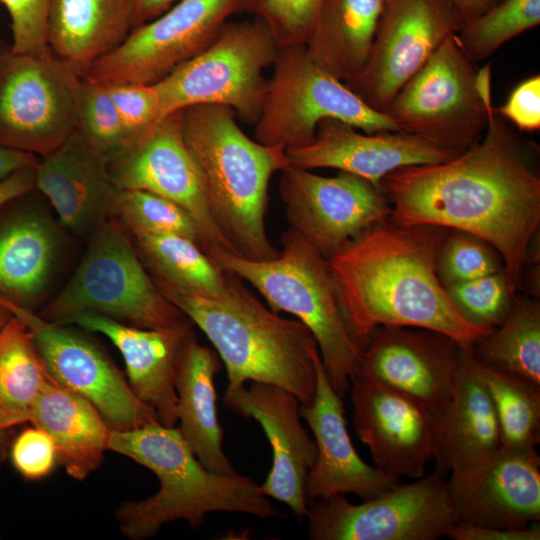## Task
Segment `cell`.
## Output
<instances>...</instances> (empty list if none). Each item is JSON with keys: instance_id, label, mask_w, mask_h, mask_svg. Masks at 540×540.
I'll return each instance as SVG.
<instances>
[{"instance_id": "cell-11", "label": "cell", "mask_w": 540, "mask_h": 540, "mask_svg": "<svg viewBox=\"0 0 540 540\" xmlns=\"http://www.w3.org/2000/svg\"><path fill=\"white\" fill-rule=\"evenodd\" d=\"M82 72L49 47L19 53L0 44V145L43 156L75 130Z\"/></svg>"}, {"instance_id": "cell-51", "label": "cell", "mask_w": 540, "mask_h": 540, "mask_svg": "<svg viewBox=\"0 0 540 540\" xmlns=\"http://www.w3.org/2000/svg\"><path fill=\"white\" fill-rule=\"evenodd\" d=\"M10 313L0 304V326L8 319ZM7 430L0 429V463L6 454Z\"/></svg>"}, {"instance_id": "cell-49", "label": "cell", "mask_w": 540, "mask_h": 540, "mask_svg": "<svg viewBox=\"0 0 540 540\" xmlns=\"http://www.w3.org/2000/svg\"><path fill=\"white\" fill-rule=\"evenodd\" d=\"M178 1L134 0V28L157 18Z\"/></svg>"}, {"instance_id": "cell-41", "label": "cell", "mask_w": 540, "mask_h": 540, "mask_svg": "<svg viewBox=\"0 0 540 540\" xmlns=\"http://www.w3.org/2000/svg\"><path fill=\"white\" fill-rule=\"evenodd\" d=\"M322 0H241V11L271 30L278 47L304 44Z\"/></svg>"}, {"instance_id": "cell-22", "label": "cell", "mask_w": 540, "mask_h": 540, "mask_svg": "<svg viewBox=\"0 0 540 540\" xmlns=\"http://www.w3.org/2000/svg\"><path fill=\"white\" fill-rule=\"evenodd\" d=\"M285 151L291 166L333 168L379 188L381 180L398 168L441 163L460 154L415 134L365 133L336 119L322 120L310 144Z\"/></svg>"}, {"instance_id": "cell-50", "label": "cell", "mask_w": 540, "mask_h": 540, "mask_svg": "<svg viewBox=\"0 0 540 540\" xmlns=\"http://www.w3.org/2000/svg\"><path fill=\"white\" fill-rule=\"evenodd\" d=\"M462 24L472 21L504 0H450Z\"/></svg>"}, {"instance_id": "cell-24", "label": "cell", "mask_w": 540, "mask_h": 540, "mask_svg": "<svg viewBox=\"0 0 540 540\" xmlns=\"http://www.w3.org/2000/svg\"><path fill=\"white\" fill-rule=\"evenodd\" d=\"M54 323L75 325L107 337L123 357L127 381L136 397L155 412L159 423L175 427L176 361L183 340L194 326L189 318L171 326L142 328L81 312Z\"/></svg>"}, {"instance_id": "cell-25", "label": "cell", "mask_w": 540, "mask_h": 540, "mask_svg": "<svg viewBox=\"0 0 540 540\" xmlns=\"http://www.w3.org/2000/svg\"><path fill=\"white\" fill-rule=\"evenodd\" d=\"M41 157L35 167V188L65 228L85 234L113 217L120 190L110 177L107 158L78 131Z\"/></svg>"}, {"instance_id": "cell-35", "label": "cell", "mask_w": 540, "mask_h": 540, "mask_svg": "<svg viewBox=\"0 0 540 540\" xmlns=\"http://www.w3.org/2000/svg\"><path fill=\"white\" fill-rule=\"evenodd\" d=\"M472 364L494 405L502 447L536 449L540 442V385L482 363L473 354Z\"/></svg>"}, {"instance_id": "cell-16", "label": "cell", "mask_w": 540, "mask_h": 540, "mask_svg": "<svg viewBox=\"0 0 540 540\" xmlns=\"http://www.w3.org/2000/svg\"><path fill=\"white\" fill-rule=\"evenodd\" d=\"M0 304L26 325L49 376L92 403L110 430H129L158 421L155 412L136 397L127 379L90 339L33 310L2 298Z\"/></svg>"}, {"instance_id": "cell-18", "label": "cell", "mask_w": 540, "mask_h": 540, "mask_svg": "<svg viewBox=\"0 0 540 540\" xmlns=\"http://www.w3.org/2000/svg\"><path fill=\"white\" fill-rule=\"evenodd\" d=\"M467 350L435 331L378 326L360 348L359 373L439 411L455 387Z\"/></svg>"}, {"instance_id": "cell-2", "label": "cell", "mask_w": 540, "mask_h": 540, "mask_svg": "<svg viewBox=\"0 0 540 540\" xmlns=\"http://www.w3.org/2000/svg\"><path fill=\"white\" fill-rule=\"evenodd\" d=\"M447 231L387 219L329 259L360 348L378 326L435 331L470 350L490 334L459 314L437 276L436 257Z\"/></svg>"}, {"instance_id": "cell-5", "label": "cell", "mask_w": 540, "mask_h": 540, "mask_svg": "<svg viewBox=\"0 0 540 540\" xmlns=\"http://www.w3.org/2000/svg\"><path fill=\"white\" fill-rule=\"evenodd\" d=\"M236 116L222 105L187 107L182 114L183 137L218 230L236 255L270 260L278 250L265 226L268 187L272 176L290 163L284 148L248 137Z\"/></svg>"}, {"instance_id": "cell-34", "label": "cell", "mask_w": 540, "mask_h": 540, "mask_svg": "<svg viewBox=\"0 0 540 540\" xmlns=\"http://www.w3.org/2000/svg\"><path fill=\"white\" fill-rule=\"evenodd\" d=\"M480 362L522 376L540 385V304L515 296L500 325L472 347Z\"/></svg>"}, {"instance_id": "cell-44", "label": "cell", "mask_w": 540, "mask_h": 540, "mask_svg": "<svg viewBox=\"0 0 540 540\" xmlns=\"http://www.w3.org/2000/svg\"><path fill=\"white\" fill-rule=\"evenodd\" d=\"M11 462L27 480H40L51 473L56 462V449L50 435L41 428L27 427L13 440Z\"/></svg>"}, {"instance_id": "cell-29", "label": "cell", "mask_w": 540, "mask_h": 540, "mask_svg": "<svg viewBox=\"0 0 540 540\" xmlns=\"http://www.w3.org/2000/svg\"><path fill=\"white\" fill-rule=\"evenodd\" d=\"M134 28V0H51L47 43L83 72L119 47Z\"/></svg>"}, {"instance_id": "cell-28", "label": "cell", "mask_w": 540, "mask_h": 540, "mask_svg": "<svg viewBox=\"0 0 540 540\" xmlns=\"http://www.w3.org/2000/svg\"><path fill=\"white\" fill-rule=\"evenodd\" d=\"M52 438L57 462L75 480H85L102 464L110 428L87 399L52 378L36 399L30 420Z\"/></svg>"}, {"instance_id": "cell-31", "label": "cell", "mask_w": 540, "mask_h": 540, "mask_svg": "<svg viewBox=\"0 0 540 540\" xmlns=\"http://www.w3.org/2000/svg\"><path fill=\"white\" fill-rule=\"evenodd\" d=\"M58 235L51 220L24 210L0 223V298L33 310L51 279Z\"/></svg>"}, {"instance_id": "cell-47", "label": "cell", "mask_w": 540, "mask_h": 540, "mask_svg": "<svg viewBox=\"0 0 540 540\" xmlns=\"http://www.w3.org/2000/svg\"><path fill=\"white\" fill-rule=\"evenodd\" d=\"M35 188V167L19 170L0 181V209Z\"/></svg>"}, {"instance_id": "cell-21", "label": "cell", "mask_w": 540, "mask_h": 540, "mask_svg": "<svg viewBox=\"0 0 540 540\" xmlns=\"http://www.w3.org/2000/svg\"><path fill=\"white\" fill-rule=\"evenodd\" d=\"M456 522L520 529L540 521L537 449L502 447L488 460L447 480Z\"/></svg>"}, {"instance_id": "cell-40", "label": "cell", "mask_w": 540, "mask_h": 540, "mask_svg": "<svg viewBox=\"0 0 540 540\" xmlns=\"http://www.w3.org/2000/svg\"><path fill=\"white\" fill-rule=\"evenodd\" d=\"M500 271L502 258L491 245L463 231H447L436 257V273L444 287Z\"/></svg>"}, {"instance_id": "cell-14", "label": "cell", "mask_w": 540, "mask_h": 540, "mask_svg": "<svg viewBox=\"0 0 540 540\" xmlns=\"http://www.w3.org/2000/svg\"><path fill=\"white\" fill-rule=\"evenodd\" d=\"M183 110L169 113L106 156L119 190H143L183 208L197 224L203 250L234 253L211 216L202 179L182 132Z\"/></svg>"}, {"instance_id": "cell-37", "label": "cell", "mask_w": 540, "mask_h": 540, "mask_svg": "<svg viewBox=\"0 0 540 540\" xmlns=\"http://www.w3.org/2000/svg\"><path fill=\"white\" fill-rule=\"evenodd\" d=\"M113 217L131 236L175 234L197 242L203 239L193 218L179 205L160 195L143 190H120Z\"/></svg>"}, {"instance_id": "cell-30", "label": "cell", "mask_w": 540, "mask_h": 540, "mask_svg": "<svg viewBox=\"0 0 540 540\" xmlns=\"http://www.w3.org/2000/svg\"><path fill=\"white\" fill-rule=\"evenodd\" d=\"M385 0H322L304 48L310 59L344 83L365 66Z\"/></svg>"}, {"instance_id": "cell-15", "label": "cell", "mask_w": 540, "mask_h": 540, "mask_svg": "<svg viewBox=\"0 0 540 540\" xmlns=\"http://www.w3.org/2000/svg\"><path fill=\"white\" fill-rule=\"evenodd\" d=\"M461 25L450 0H385L368 60L345 84L384 113L400 88Z\"/></svg>"}, {"instance_id": "cell-43", "label": "cell", "mask_w": 540, "mask_h": 540, "mask_svg": "<svg viewBox=\"0 0 540 540\" xmlns=\"http://www.w3.org/2000/svg\"><path fill=\"white\" fill-rule=\"evenodd\" d=\"M106 88L131 138L162 117L153 84L120 83Z\"/></svg>"}, {"instance_id": "cell-9", "label": "cell", "mask_w": 540, "mask_h": 540, "mask_svg": "<svg viewBox=\"0 0 540 540\" xmlns=\"http://www.w3.org/2000/svg\"><path fill=\"white\" fill-rule=\"evenodd\" d=\"M279 47L267 24L226 22L199 54L154 83L162 117L195 105H222L247 121L258 119Z\"/></svg>"}, {"instance_id": "cell-23", "label": "cell", "mask_w": 540, "mask_h": 540, "mask_svg": "<svg viewBox=\"0 0 540 540\" xmlns=\"http://www.w3.org/2000/svg\"><path fill=\"white\" fill-rule=\"evenodd\" d=\"M316 391L313 401L300 404V416L309 425L316 458L306 482L308 501L354 494L362 501L393 488L399 480L367 464L357 453L347 430L342 397L332 387L319 351L314 354Z\"/></svg>"}, {"instance_id": "cell-10", "label": "cell", "mask_w": 540, "mask_h": 540, "mask_svg": "<svg viewBox=\"0 0 540 540\" xmlns=\"http://www.w3.org/2000/svg\"><path fill=\"white\" fill-rule=\"evenodd\" d=\"M336 119L365 133L401 131L366 105L341 80L314 63L304 45L280 47L255 127V140L287 149L310 144L322 120Z\"/></svg>"}, {"instance_id": "cell-7", "label": "cell", "mask_w": 540, "mask_h": 540, "mask_svg": "<svg viewBox=\"0 0 540 540\" xmlns=\"http://www.w3.org/2000/svg\"><path fill=\"white\" fill-rule=\"evenodd\" d=\"M81 312L142 328L171 326L188 318L160 292L132 239L114 217L92 232L76 271L40 316L58 322Z\"/></svg>"}, {"instance_id": "cell-20", "label": "cell", "mask_w": 540, "mask_h": 540, "mask_svg": "<svg viewBox=\"0 0 540 540\" xmlns=\"http://www.w3.org/2000/svg\"><path fill=\"white\" fill-rule=\"evenodd\" d=\"M224 403L240 416L255 419L272 447V468L260 485L263 493L289 506L296 516H306V482L316 445L302 425L299 399L282 387L251 381L226 388Z\"/></svg>"}, {"instance_id": "cell-13", "label": "cell", "mask_w": 540, "mask_h": 540, "mask_svg": "<svg viewBox=\"0 0 540 540\" xmlns=\"http://www.w3.org/2000/svg\"><path fill=\"white\" fill-rule=\"evenodd\" d=\"M241 0H179L157 18L135 27L124 42L82 72L105 86L154 84L203 51Z\"/></svg>"}, {"instance_id": "cell-38", "label": "cell", "mask_w": 540, "mask_h": 540, "mask_svg": "<svg viewBox=\"0 0 540 540\" xmlns=\"http://www.w3.org/2000/svg\"><path fill=\"white\" fill-rule=\"evenodd\" d=\"M459 314L472 326L491 333L509 313L515 292L505 271L445 287Z\"/></svg>"}, {"instance_id": "cell-4", "label": "cell", "mask_w": 540, "mask_h": 540, "mask_svg": "<svg viewBox=\"0 0 540 540\" xmlns=\"http://www.w3.org/2000/svg\"><path fill=\"white\" fill-rule=\"evenodd\" d=\"M153 280L160 292L212 343L227 372V389L246 382H262L290 391L300 404L313 401V357L318 347L302 322L281 317L267 308L235 275L227 294L221 298L194 295Z\"/></svg>"}, {"instance_id": "cell-6", "label": "cell", "mask_w": 540, "mask_h": 540, "mask_svg": "<svg viewBox=\"0 0 540 540\" xmlns=\"http://www.w3.org/2000/svg\"><path fill=\"white\" fill-rule=\"evenodd\" d=\"M281 245L277 256L265 261L217 248L205 252L219 268L256 289L273 312L292 314L311 331L326 375L343 397L357 369L360 344L329 260L291 228Z\"/></svg>"}, {"instance_id": "cell-27", "label": "cell", "mask_w": 540, "mask_h": 540, "mask_svg": "<svg viewBox=\"0 0 540 540\" xmlns=\"http://www.w3.org/2000/svg\"><path fill=\"white\" fill-rule=\"evenodd\" d=\"M218 354L202 345L193 329L183 340L176 361L177 427L200 463L209 471L235 475L223 450V428L217 415L215 377Z\"/></svg>"}, {"instance_id": "cell-45", "label": "cell", "mask_w": 540, "mask_h": 540, "mask_svg": "<svg viewBox=\"0 0 540 540\" xmlns=\"http://www.w3.org/2000/svg\"><path fill=\"white\" fill-rule=\"evenodd\" d=\"M518 131L532 132L540 129V76L532 75L521 81L510 93L506 102L495 108Z\"/></svg>"}, {"instance_id": "cell-3", "label": "cell", "mask_w": 540, "mask_h": 540, "mask_svg": "<svg viewBox=\"0 0 540 540\" xmlns=\"http://www.w3.org/2000/svg\"><path fill=\"white\" fill-rule=\"evenodd\" d=\"M108 450L151 470L160 483L154 495L126 501L116 509L119 529L131 540L151 538L176 520L198 529L212 512L280 516L254 479L205 468L176 427L156 421L129 430H110Z\"/></svg>"}, {"instance_id": "cell-1", "label": "cell", "mask_w": 540, "mask_h": 540, "mask_svg": "<svg viewBox=\"0 0 540 540\" xmlns=\"http://www.w3.org/2000/svg\"><path fill=\"white\" fill-rule=\"evenodd\" d=\"M524 143L493 105L481 139L441 163L398 168L380 182L403 227L434 226L472 234L501 256L520 286L540 225V178Z\"/></svg>"}, {"instance_id": "cell-36", "label": "cell", "mask_w": 540, "mask_h": 540, "mask_svg": "<svg viewBox=\"0 0 540 540\" xmlns=\"http://www.w3.org/2000/svg\"><path fill=\"white\" fill-rule=\"evenodd\" d=\"M539 23L540 0H504L462 24L455 37L464 54L475 63Z\"/></svg>"}, {"instance_id": "cell-48", "label": "cell", "mask_w": 540, "mask_h": 540, "mask_svg": "<svg viewBox=\"0 0 540 540\" xmlns=\"http://www.w3.org/2000/svg\"><path fill=\"white\" fill-rule=\"evenodd\" d=\"M37 155L0 145V181L26 168L36 167Z\"/></svg>"}, {"instance_id": "cell-26", "label": "cell", "mask_w": 540, "mask_h": 540, "mask_svg": "<svg viewBox=\"0 0 540 540\" xmlns=\"http://www.w3.org/2000/svg\"><path fill=\"white\" fill-rule=\"evenodd\" d=\"M433 416L436 471L445 475L476 468L502 448L491 397L475 373L467 350L447 403Z\"/></svg>"}, {"instance_id": "cell-42", "label": "cell", "mask_w": 540, "mask_h": 540, "mask_svg": "<svg viewBox=\"0 0 540 540\" xmlns=\"http://www.w3.org/2000/svg\"><path fill=\"white\" fill-rule=\"evenodd\" d=\"M51 0H0L10 17L11 49L19 53H42L49 49L47 19Z\"/></svg>"}, {"instance_id": "cell-33", "label": "cell", "mask_w": 540, "mask_h": 540, "mask_svg": "<svg viewBox=\"0 0 540 540\" xmlns=\"http://www.w3.org/2000/svg\"><path fill=\"white\" fill-rule=\"evenodd\" d=\"M50 378L28 328L10 314L0 326V429L29 422Z\"/></svg>"}, {"instance_id": "cell-32", "label": "cell", "mask_w": 540, "mask_h": 540, "mask_svg": "<svg viewBox=\"0 0 540 540\" xmlns=\"http://www.w3.org/2000/svg\"><path fill=\"white\" fill-rule=\"evenodd\" d=\"M131 237L153 278L202 297L221 298L227 294L233 274L219 268L197 242L175 234Z\"/></svg>"}, {"instance_id": "cell-19", "label": "cell", "mask_w": 540, "mask_h": 540, "mask_svg": "<svg viewBox=\"0 0 540 540\" xmlns=\"http://www.w3.org/2000/svg\"><path fill=\"white\" fill-rule=\"evenodd\" d=\"M353 426L374 466L397 480L425 476L434 459L433 416L419 402L359 373L350 379Z\"/></svg>"}, {"instance_id": "cell-12", "label": "cell", "mask_w": 540, "mask_h": 540, "mask_svg": "<svg viewBox=\"0 0 540 540\" xmlns=\"http://www.w3.org/2000/svg\"><path fill=\"white\" fill-rule=\"evenodd\" d=\"M313 540H435L456 522L445 475L435 471L353 504L338 494L309 502Z\"/></svg>"}, {"instance_id": "cell-46", "label": "cell", "mask_w": 540, "mask_h": 540, "mask_svg": "<svg viewBox=\"0 0 540 540\" xmlns=\"http://www.w3.org/2000/svg\"><path fill=\"white\" fill-rule=\"evenodd\" d=\"M453 540H539L540 524L535 522L526 528H500L468 523H453L445 532Z\"/></svg>"}, {"instance_id": "cell-8", "label": "cell", "mask_w": 540, "mask_h": 540, "mask_svg": "<svg viewBox=\"0 0 540 540\" xmlns=\"http://www.w3.org/2000/svg\"><path fill=\"white\" fill-rule=\"evenodd\" d=\"M492 106L490 69H475L455 34L400 88L384 113L404 132L462 153L477 143Z\"/></svg>"}, {"instance_id": "cell-39", "label": "cell", "mask_w": 540, "mask_h": 540, "mask_svg": "<svg viewBox=\"0 0 540 540\" xmlns=\"http://www.w3.org/2000/svg\"><path fill=\"white\" fill-rule=\"evenodd\" d=\"M75 130L105 156L131 139L106 86L83 78L76 99Z\"/></svg>"}, {"instance_id": "cell-17", "label": "cell", "mask_w": 540, "mask_h": 540, "mask_svg": "<svg viewBox=\"0 0 540 540\" xmlns=\"http://www.w3.org/2000/svg\"><path fill=\"white\" fill-rule=\"evenodd\" d=\"M279 193L290 228L328 260L391 213L379 187L342 171L325 177L290 165L282 171Z\"/></svg>"}]
</instances>
